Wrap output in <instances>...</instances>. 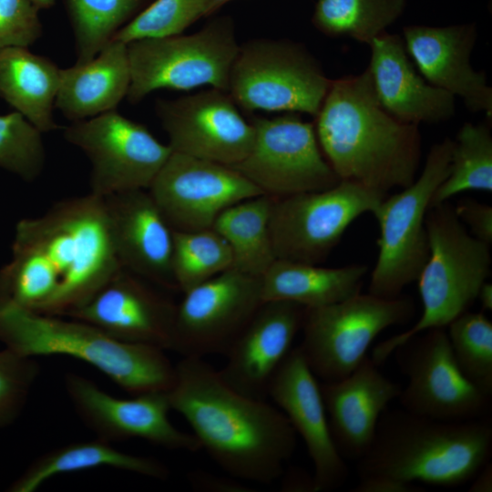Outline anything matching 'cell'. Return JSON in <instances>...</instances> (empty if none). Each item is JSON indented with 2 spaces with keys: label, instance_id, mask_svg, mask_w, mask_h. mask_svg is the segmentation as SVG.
<instances>
[{
  "label": "cell",
  "instance_id": "7402d4cb",
  "mask_svg": "<svg viewBox=\"0 0 492 492\" xmlns=\"http://www.w3.org/2000/svg\"><path fill=\"white\" fill-rule=\"evenodd\" d=\"M407 54L431 85L458 96L474 113L492 116V88L470 56L477 40L474 23L448 26H407L403 29Z\"/></svg>",
  "mask_w": 492,
  "mask_h": 492
},
{
  "label": "cell",
  "instance_id": "d4e9b609",
  "mask_svg": "<svg viewBox=\"0 0 492 492\" xmlns=\"http://www.w3.org/2000/svg\"><path fill=\"white\" fill-rule=\"evenodd\" d=\"M367 67L382 107L400 121L419 125L448 120L455 114V97L416 73L404 40L386 32L368 45Z\"/></svg>",
  "mask_w": 492,
  "mask_h": 492
},
{
  "label": "cell",
  "instance_id": "1f68e13d",
  "mask_svg": "<svg viewBox=\"0 0 492 492\" xmlns=\"http://www.w3.org/2000/svg\"><path fill=\"white\" fill-rule=\"evenodd\" d=\"M406 0H318L313 26L323 34L367 45L403 14Z\"/></svg>",
  "mask_w": 492,
  "mask_h": 492
},
{
  "label": "cell",
  "instance_id": "ab89813d",
  "mask_svg": "<svg viewBox=\"0 0 492 492\" xmlns=\"http://www.w3.org/2000/svg\"><path fill=\"white\" fill-rule=\"evenodd\" d=\"M459 220L470 230L477 240L492 243V207L476 200L466 198L454 207Z\"/></svg>",
  "mask_w": 492,
  "mask_h": 492
},
{
  "label": "cell",
  "instance_id": "e575fe53",
  "mask_svg": "<svg viewBox=\"0 0 492 492\" xmlns=\"http://www.w3.org/2000/svg\"><path fill=\"white\" fill-rule=\"evenodd\" d=\"M447 326L460 370L484 393L492 395V323L482 313L466 311Z\"/></svg>",
  "mask_w": 492,
  "mask_h": 492
},
{
  "label": "cell",
  "instance_id": "4dcf8cb0",
  "mask_svg": "<svg viewBox=\"0 0 492 492\" xmlns=\"http://www.w3.org/2000/svg\"><path fill=\"white\" fill-rule=\"evenodd\" d=\"M153 0H64L73 30L76 64L93 59Z\"/></svg>",
  "mask_w": 492,
  "mask_h": 492
},
{
  "label": "cell",
  "instance_id": "e0dca14e",
  "mask_svg": "<svg viewBox=\"0 0 492 492\" xmlns=\"http://www.w3.org/2000/svg\"><path fill=\"white\" fill-rule=\"evenodd\" d=\"M64 385L77 415L97 438L110 443L140 438L168 449L192 453L201 449L193 434L178 429L169 421L168 391L118 398L74 373L65 375Z\"/></svg>",
  "mask_w": 492,
  "mask_h": 492
},
{
  "label": "cell",
  "instance_id": "d590c367",
  "mask_svg": "<svg viewBox=\"0 0 492 492\" xmlns=\"http://www.w3.org/2000/svg\"><path fill=\"white\" fill-rule=\"evenodd\" d=\"M213 0H153L119 29L113 39L126 44L143 38L181 35L201 16H207Z\"/></svg>",
  "mask_w": 492,
  "mask_h": 492
},
{
  "label": "cell",
  "instance_id": "7bdbcfd3",
  "mask_svg": "<svg viewBox=\"0 0 492 492\" xmlns=\"http://www.w3.org/2000/svg\"><path fill=\"white\" fill-rule=\"evenodd\" d=\"M469 492H491L492 491V464L488 461L476 474L471 480Z\"/></svg>",
  "mask_w": 492,
  "mask_h": 492
},
{
  "label": "cell",
  "instance_id": "d6a6232c",
  "mask_svg": "<svg viewBox=\"0 0 492 492\" xmlns=\"http://www.w3.org/2000/svg\"><path fill=\"white\" fill-rule=\"evenodd\" d=\"M468 190L492 191V136L485 123H465L458 131L448 175L434 192L429 208Z\"/></svg>",
  "mask_w": 492,
  "mask_h": 492
},
{
  "label": "cell",
  "instance_id": "6da1fadb",
  "mask_svg": "<svg viewBox=\"0 0 492 492\" xmlns=\"http://www.w3.org/2000/svg\"><path fill=\"white\" fill-rule=\"evenodd\" d=\"M121 269L104 199L89 192L16 224L0 302L65 316Z\"/></svg>",
  "mask_w": 492,
  "mask_h": 492
},
{
  "label": "cell",
  "instance_id": "7c38bea8",
  "mask_svg": "<svg viewBox=\"0 0 492 492\" xmlns=\"http://www.w3.org/2000/svg\"><path fill=\"white\" fill-rule=\"evenodd\" d=\"M394 353L401 373L408 380L397 397L403 409L443 421L488 416L491 395L462 373L446 328L417 333L397 346Z\"/></svg>",
  "mask_w": 492,
  "mask_h": 492
},
{
  "label": "cell",
  "instance_id": "9c48e42d",
  "mask_svg": "<svg viewBox=\"0 0 492 492\" xmlns=\"http://www.w3.org/2000/svg\"><path fill=\"white\" fill-rule=\"evenodd\" d=\"M415 311L409 297L386 299L361 292L329 305L305 308L299 346L317 379L341 380L366 357L382 331L407 323Z\"/></svg>",
  "mask_w": 492,
  "mask_h": 492
},
{
  "label": "cell",
  "instance_id": "f6af8a7d",
  "mask_svg": "<svg viewBox=\"0 0 492 492\" xmlns=\"http://www.w3.org/2000/svg\"><path fill=\"white\" fill-rule=\"evenodd\" d=\"M31 1L35 5H36L40 10L51 8L56 4V0H31Z\"/></svg>",
  "mask_w": 492,
  "mask_h": 492
},
{
  "label": "cell",
  "instance_id": "8992f818",
  "mask_svg": "<svg viewBox=\"0 0 492 492\" xmlns=\"http://www.w3.org/2000/svg\"><path fill=\"white\" fill-rule=\"evenodd\" d=\"M425 228L429 255L417 279L422 314L411 328L373 349L371 359L378 366L407 339L432 328H446L466 312L490 276V245L466 231L449 203L428 209Z\"/></svg>",
  "mask_w": 492,
  "mask_h": 492
},
{
  "label": "cell",
  "instance_id": "44dd1931",
  "mask_svg": "<svg viewBox=\"0 0 492 492\" xmlns=\"http://www.w3.org/2000/svg\"><path fill=\"white\" fill-rule=\"evenodd\" d=\"M304 313L305 307L294 302H262L225 354L221 378L243 395L266 399L270 383L302 326Z\"/></svg>",
  "mask_w": 492,
  "mask_h": 492
},
{
  "label": "cell",
  "instance_id": "f1b7e54d",
  "mask_svg": "<svg viewBox=\"0 0 492 492\" xmlns=\"http://www.w3.org/2000/svg\"><path fill=\"white\" fill-rule=\"evenodd\" d=\"M97 467H111L164 480L169 470L159 461L115 448L97 438L70 443L36 458L8 488L10 492H34L53 477Z\"/></svg>",
  "mask_w": 492,
  "mask_h": 492
},
{
  "label": "cell",
  "instance_id": "f546056e",
  "mask_svg": "<svg viewBox=\"0 0 492 492\" xmlns=\"http://www.w3.org/2000/svg\"><path fill=\"white\" fill-rule=\"evenodd\" d=\"M274 198L262 194L244 200L216 218L212 229L231 248V268L261 278L276 260L270 233Z\"/></svg>",
  "mask_w": 492,
  "mask_h": 492
},
{
  "label": "cell",
  "instance_id": "30bf717a",
  "mask_svg": "<svg viewBox=\"0 0 492 492\" xmlns=\"http://www.w3.org/2000/svg\"><path fill=\"white\" fill-rule=\"evenodd\" d=\"M331 81L302 45L259 39L240 46L231 67L228 92L244 110L316 116Z\"/></svg>",
  "mask_w": 492,
  "mask_h": 492
},
{
  "label": "cell",
  "instance_id": "60d3db41",
  "mask_svg": "<svg viewBox=\"0 0 492 492\" xmlns=\"http://www.w3.org/2000/svg\"><path fill=\"white\" fill-rule=\"evenodd\" d=\"M424 489L414 483L387 477L360 479L353 489L354 492H422Z\"/></svg>",
  "mask_w": 492,
  "mask_h": 492
},
{
  "label": "cell",
  "instance_id": "cb8c5ba5",
  "mask_svg": "<svg viewBox=\"0 0 492 492\" xmlns=\"http://www.w3.org/2000/svg\"><path fill=\"white\" fill-rule=\"evenodd\" d=\"M320 389L337 450L344 460L357 462L368 450L382 414L402 387L366 356L349 375L323 382Z\"/></svg>",
  "mask_w": 492,
  "mask_h": 492
},
{
  "label": "cell",
  "instance_id": "9a60e30c",
  "mask_svg": "<svg viewBox=\"0 0 492 492\" xmlns=\"http://www.w3.org/2000/svg\"><path fill=\"white\" fill-rule=\"evenodd\" d=\"M262 302L261 278L233 268L190 289L177 305L173 351L225 354Z\"/></svg>",
  "mask_w": 492,
  "mask_h": 492
},
{
  "label": "cell",
  "instance_id": "5bb4252c",
  "mask_svg": "<svg viewBox=\"0 0 492 492\" xmlns=\"http://www.w3.org/2000/svg\"><path fill=\"white\" fill-rule=\"evenodd\" d=\"M254 140L249 154L230 166L264 194L282 198L320 191L340 179L323 157L314 126L295 115L254 118Z\"/></svg>",
  "mask_w": 492,
  "mask_h": 492
},
{
  "label": "cell",
  "instance_id": "7a4b0ae2",
  "mask_svg": "<svg viewBox=\"0 0 492 492\" xmlns=\"http://www.w3.org/2000/svg\"><path fill=\"white\" fill-rule=\"evenodd\" d=\"M175 370L170 408L187 420L201 449L234 478L278 479L297 442L286 415L231 387L203 357L182 356Z\"/></svg>",
  "mask_w": 492,
  "mask_h": 492
},
{
  "label": "cell",
  "instance_id": "ee69618b",
  "mask_svg": "<svg viewBox=\"0 0 492 492\" xmlns=\"http://www.w3.org/2000/svg\"><path fill=\"white\" fill-rule=\"evenodd\" d=\"M477 300L484 311H492V284L487 281L480 287Z\"/></svg>",
  "mask_w": 492,
  "mask_h": 492
},
{
  "label": "cell",
  "instance_id": "4fadbf2b",
  "mask_svg": "<svg viewBox=\"0 0 492 492\" xmlns=\"http://www.w3.org/2000/svg\"><path fill=\"white\" fill-rule=\"evenodd\" d=\"M63 135L87 157L90 193L102 198L148 190L172 152L144 125L116 110L71 122Z\"/></svg>",
  "mask_w": 492,
  "mask_h": 492
},
{
  "label": "cell",
  "instance_id": "83f0119b",
  "mask_svg": "<svg viewBox=\"0 0 492 492\" xmlns=\"http://www.w3.org/2000/svg\"><path fill=\"white\" fill-rule=\"evenodd\" d=\"M61 68L28 47L0 49V97L41 133L59 128L53 116Z\"/></svg>",
  "mask_w": 492,
  "mask_h": 492
},
{
  "label": "cell",
  "instance_id": "603a6c76",
  "mask_svg": "<svg viewBox=\"0 0 492 492\" xmlns=\"http://www.w3.org/2000/svg\"><path fill=\"white\" fill-rule=\"evenodd\" d=\"M122 268L148 282L177 288L171 268L173 230L148 190L104 197Z\"/></svg>",
  "mask_w": 492,
  "mask_h": 492
},
{
  "label": "cell",
  "instance_id": "b9f144b4",
  "mask_svg": "<svg viewBox=\"0 0 492 492\" xmlns=\"http://www.w3.org/2000/svg\"><path fill=\"white\" fill-rule=\"evenodd\" d=\"M191 482L195 487L214 490V491H247V487L237 482L225 481L218 477H212L209 475L193 474Z\"/></svg>",
  "mask_w": 492,
  "mask_h": 492
},
{
  "label": "cell",
  "instance_id": "bcb514c9",
  "mask_svg": "<svg viewBox=\"0 0 492 492\" xmlns=\"http://www.w3.org/2000/svg\"><path fill=\"white\" fill-rule=\"evenodd\" d=\"M229 1H231V0H213L211 5L210 7L208 15H210L212 13L216 12L220 7H221L222 5L227 4Z\"/></svg>",
  "mask_w": 492,
  "mask_h": 492
},
{
  "label": "cell",
  "instance_id": "836d02e7",
  "mask_svg": "<svg viewBox=\"0 0 492 492\" xmlns=\"http://www.w3.org/2000/svg\"><path fill=\"white\" fill-rule=\"evenodd\" d=\"M231 267V248L212 228L173 231L172 274L183 293Z\"/></svg>",
  "mask_w": 492,
  "mask_h": 492
},
{
  "label": "cell",
  "instance_id": "ffe728a7",
  "mask_svg": "<svg viewBox=\"0 0 492 492\" xmlns=\"http://www.w3.org/2000/svg\"><path fill=\"white\" fill-rule=\"evenodd\" d=\"M122 268L82 307L65 315L126 343L173 351L177 305Z\"/></svg>",
  "mask_w": 492,
  "mask_h": 492
},
{
  "label": "cell",
  "instance_id": "4316f807",
  "mask_svg": "<svg viewBox=\"0 0 492 492\" xmlns=\"http://www.w3.org/2000/svg\"><path fill=\"white\" fill-rule=\"evenodd\" d=\"M367 266L326 268L276 259L261 277L262 302L282 301L305 308L335 303L361 292Z\"/></svg>",
  "mask_w": 492,
  "mask_h": 492
},
{
  "label": "cell",
  "instance_id": "52a82bcc",
  "mask_svg": "<svg viewBox=\"0 0 492 492\" xmlns=\"http://www.w3.org/2000/svg\"><path fill=\"white\" fill-rule=\"evenodd\" d=\"M453 140L434 144L422 173L408 187L385 197L373 212L380 235L368 293L396 298L417 281L429 255L425 215L437 187L449 172Z\"/></svg>",
  "mask_w": 492,
  "mask_h": 492
},
{
  "label": "cell",
  "instance_id": "3957f363",
  "mask_svg": "<svg viewBox=\"0 0 492 492\" xmlns=\"http://www.w3.org/2000/svg\"><path fill=\"white\" fill-rule=\"evenodd\" d=\"M316 117V137L340 180L387 193L415 179L421 159L418 125L380 104L368 68L331 81Z\"/></svg>",
  "mask_w": 492,
  "mask_h": 492
},
{
  "label": "cell",
  "instance_id": "ac0fdd59",
  "mask_svg": "<svg viewBox=\"0 0 492 492\" xmlns=\"http://www.w3.org/2000/svg\"><path fill=\"white\" fill-rule=\"evenodd\" d=\"M156 112L173 152L233 166L252 147L254 128L227 91L212 87L173 100L159 99Z\"/></svg>",
  "mask_w": 492,
  "mask_h": 492
},
{
  "label": "cell",
  "instance_id": "277c9868",
  "mask_svg": "<svg viewBox=\"0 0 492 492\" xmlns=\"http://www.w3.org/2000/svg\"><path fill=\"white\" fill-rule=\"evenodd\" d=\"M492 422L487 417L443 421L403 408L385 410L366 453L357 461L360 479L387 477L457 487L490 461Z\"/></svg>",
  "mask_w": 492,
  "mask_h": 492
},
{
  "label": "cell",
  "instance_id": "ba28073f",
  "mask_svg": "<svg viewBox=\"0 0 492 492\" xmlns=\"http://www.w3.org/2000/svg\"><path fill=\"white\" fill-rule=\"evenodd\" d=\"M127 47L130 85L126 97L132 104L159 88L210 85L228 92L240 49L229 16L217 17L191 35L138 39Z\"/></svg>",
  "mask_w": 492,
  "mask_h": 492
},
{
  "label": "cell",
  "instance_id": "5b68a950",
  "mask_svg": "<svg viewBox=\"0 0 492 492\" xmlns=\"http://www.w3.org/2000/svg\"><path fill=\"white\" fill-rule=\"evenodd\" d=\"M0 343L20 354L67 355L133 395L169 391L175 364L158 347L117 340L86 322L0 302Z\"/></svg>",
  "mask_w": 492,
  "mask_h": 492
},
{
  "label": "cell",
  "instance_id": "d6986e66",
  "mask_svg": "<svg viewBox=\"0 0 492 492\" xmlns=\"http://www.w3.org/2000/svg\"><path fill=\"white\" fill-rule=\"evenodd\" d=\"M268 396L302 438L313 465V492L343 486L349 470L331 435L320 384L300 346L292 348L275 374Z\"/></svg>",
  "mask_w": 492,
  "mask_h": 492
},
{
  "label": "cell",
  "instance_id": "2e32d148",
  "mask_svg": "<svg viewBox=\"0 0 492 492\" xmlns=\"http://www.w3.org/2000/svg\"><path fill=\"white\" fill-rule=\"evenodd\" d=\"M148 190L179 231L210 229L228 207L264 194L230 166L173 151Z\"/></svg>",
  "mask_w": 492,
  "mask_h": 492
},
{
  "label": "cell",
  "instance_id": "8fae6325",
  "mask_svg": "<svg viewBox=\"0 0 492 492\" xmlns=\"http://www.w3.org/2000/svg\"><path fill=\"white\" fill-rule=\"evenodd\" d=\"M387 193L340 180L320 191L274 198L270 233L276 259L319 264L340 241L347 227L373 213Z\"/></svg>",
  "mask_w": 492,
  "mask_h": 492
},
{
  "label": "cell",
  "instance_id": "f35d334b",
  "mask_svg": "<svg viewBox=\"0 0 492 492\" xmlns=\"http://www.w3.org/2000/svg\"><path fill=\"white\" fill-rule=\"evenodd\" d=\"M39 11L31 0H0V49L35 44L43 34Z\"/></svg>",
  "mask_w": 492,
  "mask_h": 492
},
{
  "label": "cell",
  "instance_id": "484cf974",
  "mask_svg": "<svg viewBox=\"0 0 492 492\" xmlns=\"http://www.w3.org/2000/svg\"><path fill=\"white\" fill-rule=\"evenodd\" d=\"M129 85L127 44L112 39L90 61L61 69L55 108L71 122L90 118L116 110Z\"/></svg>",
  "mask_w": 492,
  "mask_h": 492
},
{
  "label": "cell",
  "instance_id": "74e56055",
  "mask_svg": "<svg viewBox=\"0 0 492 492\" xmlns=\"http://www.w3.org/2000/svg\"><path fill=\"white\" fill-rule=\"evenodd\" d=\"M39 374L36 358L6 347L0 351V428L20 415Z\"/></svg>",
  "mask_w": 492,
  "mask_h": 492
},
{
  "label": "cell",
  "instance_id": "8d00e7d4",
  "mask_svg": "<svg viewBox=\"0 0 492 492\" xmlns=\"http://www.w3.org/2000/svg\"><path fill=\"white\" fill-rule=\"evenodd\" d=\"M42 134L16 111L0 115V168L26 181L38 178L46 162Z\"/></svg>",
  "mask_w": 492,
  "mask_h": 492
}]
</instances>
